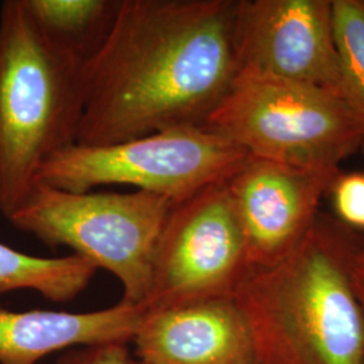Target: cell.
Wrapping results in <instances>:
<instances>
[{"instance_id": "6da1fadb", "label": "cell", "mask_w": 364, "mask_h": 364, "mask_svg": "<svg viewBox=\"0 0 364 364\" xmlns=\"http://www.w3.org/2000/svg\"><path fill=\"white\" fill-rule=\"evenodd\" d=\"M234 0H122L84 65L77 144L108 146L205 126L239 66Z\"/></svg>"}, {"instance_id": "277c9868", "label": "cell", "mask_w": 364, "mask_h": 364, "mask_svg": "<svg viewBox=\"0 0 364 364\" xmlns=\"http://www.w3.org/2000/svg\"><path fill=\"white\" fill-rule=\"evenodd\" d=\"M173 205L138 191L77 193L36 182L7 220L50 247L72 248L117 277L123 302L144 305L156 242Z\"/></svg>"}, {"instance_id": "8fae6325", "label": "cell", "mask_w": 364, "mask_h": 364, "mask_svg": "<svg viewBox=\"0 0 364 364\" xmlns=\"http://www.w3.org/2000/svg\"><path fill=\"white\" fill-rule=\"evenodd\" d=\"M146 308L120 301L93 312L11 311L0 305V364H37L72 347L129 343Z\"/></svg>"}, {"instance_id": "5bb4252c", "label": "cell", "mask_w": 364, "mask_h": 364, "mask_svg": "<svg viewBox=\"0 0 364 364\" xmlns=\"http://www.w3.org/2000/svg\"><path fill=\"white\" fill-rule=\"evenodd\" d=\"M340 97L362 130L364 153V0H332Z\"/></svg>"}, {"instance_id": "7a4b0ae2", "label": "cell", "mask_w": 364, "mask_h": 364, "mask_svg": "<svg viewBox=\"0 0 364 364\" xmlns=\"http://www.w3.org/2000/svg\"><path fill=\"white\" fill-rule=\"evenodd\" d=\"M359 246L318 216L287 257L248 270L234 299L257 364H364V316L351 282Z\"/></svg>"}, {"instance_id": "8992f818", "label": "cell", "mask_w": 364, "mask_h": 364, "mask_svg": "<svg viewBox=\"0 0 364 364\" xmlns=\"http://www.w3.org/2000/svg\"><path fill=\"white\" fill-rule=\"evenodd\" d=\"M248 158L242 147L218 132L188 126L108 146L73 144L52 156L36 182L77 193L127 185L176 205L227 181Z\"/></svg>"}, {"instance_id": "4fadbf2b", "label": "cell", "mask_w": 364, "mask_h": 364, "mask_svg": "<svg viewBox=\"0 0 364 364\" xmlns=\"http://www.w3.org/2000/svg\"><path fill=\"white\" fill-rule=\"evenodd\" d=\"M96 273L93 263L76 254L43 258L0 242V294L33 290L52 302L63 304L81 294Z\"/></svg>"}, {"instance_id": "9c48e42d", "label": "cell", "mask_w": 364, "mask_h": 364, "mask_svg": "<svg viewBox=\"0 0 364 364\" xmlns=\"http://www.w3.org/2000/svg\"><path fill=\"white\" fill-rule=\"evenodd\" d=\"M338 170L308 169L250 156L227 180L250 269L282 259L318 219Z\"/></svg>"}, {"instance_id": "e0dca14e", "label": "cell", "mask_w": 364, "mask_h": 364, "mask_svg": "<svg viewBox=\"0 0 364 364\" xmlns=\"http://www.w3.org/2000/svg\"><path fill=\"white\" fill-rule=\"evenodd\" d=\"M351 282L355 296L364 316V245L356 248L352 255Z\"/></svg>"}, {"instance_id": "52a82bcc", "label": "cell", "mask_w": 364, "mask_h": 364, "mask_svg": "<svg viewBox=\"0 0 364 364\" xmlns=\"http://www.w3.org/2000/svg\"><path fill=\"white\" fill-rule=\"evenodd\" d=\"M250 270L227 181L173 205L156 242L146 309L234 297Z\"/></svg>"}, {"instance_id": "3957f363", "label": "cell", "mask_w": 364, "mask_h": 364, "mask_svg": "<svg viewBox=\"0 0 364 364\" xmlns=\"http://www.w3.org/2000/svg\"><path fill=\"white\" fill-rule=\"evenodd\" d=\"M84 65L39 31L22 0L0 7V212L9 219L52 156L77 144Z\"/></svg>"}, {"instance_id": "7c38bea8", "label": "cell", "mask_w": 364, "mask_h": 364, "mask_svg": "<svg viewBox=\"0 0 364 364\" xmlns=\"http://www.w3.org/2000/svg\"><path fill=\"white\" fill-rule=\"evenodd\" d=\"M54 46L87 63L112 30L122 0H22Z\"/></svg>"}, {"instance_id": "2e32d148", "label": "cell", "mask_w": 364, "mask_h": 364, "mask_svg": "<svg viewBox=\"0 0 364 364\" xmlns=\"http://www.w3.org/2000/svg\"><path fill=\"white\" fill-rule=\"evenodd\" d=\"M130 359L126 343H109L87 347L75 364H126Z\"/></svg>"}, {"instance_id": "5b68a950", "label": "cell", "mask_w": 364, "mask_h": 364, "mask_svg": "<svg viewBox=\"0 0 364 364\" xmlns=\"http://www.w3.org/2000/svg\"><path fill=\"white\" fill-rule=\"evenodd\" d=\"M205 127L252 158L308 169L338 170L362 147L348 105L331 92L239 72Z\"/></svg>"}, {"instance_id": "9a60e30c", "label": "cell", "mask_w": 364, "mask_h": 364, "mask_svg": "<svg viewBox=\"0 0 364 364\" xmlns=\"http://www.w3.org/2000/svg\"><path fill=\"white\" fill-rule=\"evenodd\" d=\"M332 189L340 220L364 230V174H340Z\"/></svg>"}, {"instance_id": "30bf717a", "label": "cell", "mask_w": 364, "mask_h": 364, "mask_svg": "<svg viewBox=\"0 0 364 364\" xmlns=\"http://www.w3.org/2000/svg\"><path fill=\"white\" fill-rule=\"evenodd\" d=\"M131 341L138 359L153 364H257L234 297L146 309Z\"/></svg>"}, {"instance_id": "ba28073f", "label": "cell", "mask_w": 364, "mask_h": 364, "mask_svg": "<svg viewBox=\"0 0 364 364\" xmlns=\"http://www.w3.org/2000/svg\"><path fill=\"white\" fill-rule=\"evenodd\" d=\"M235 48L237 73L313 85L340 97L331 0H240Z\"/></svg>"}, {"instance_id": "ac0fdd59", "label": "cell", "mask_w": 364, "mask_h": 364, "mask_svg": "<svg viewBox=\"0 0 364 364\" xmlns=\"http://www.w3.org/2000/svg\"><path fill=\"white\" fill-rule=\"evenodd\" d=\"M126 364H153L150 363V362H146V360H141V359H136V360H134V359H129L127 360V363Z\"/></svg>"}]
</instances>
